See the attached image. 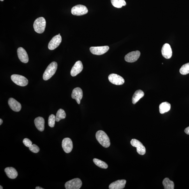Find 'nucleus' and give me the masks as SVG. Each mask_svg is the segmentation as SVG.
Masks as SVG:
<instances>
[{
  "instance_id": "nucleus-8",
  "label": "nucleus",
  "mask_w": 189,
  "mask_h": 189,
  "mask_svg": "<svg viewBox=\"0 0 189 189\" xmlns=\"http://www.w3.org/2000/svg\"><path fill=\"white\" fill-rule=\"evenodd\" d=\"M109 49L108 46H103L91 47L90 48V50L92 54L98 55H103L107 52Z\"/></svg>"
},
{
  "instance_id": "nucleus-31",
  "label": "nucleus",
  "mask_w": 189,
  "mask_h": 189,
  "mask_svg": "<svg viewBox=\"0 0 189 189\" xmlns=\"http://www.w3.org/2000/svg\"><path fill=\"white\" fill-rule=\"evenodd\" d=\"M185 132L186 134L189 135V126L185 129Z\"/></svg>"
},
{
  "instance_id": "nucleus-35",
  "label": "nucleus",
  "mask_w": 189,
  "mask_h": 189,
  "mask_svg": "<svg viewBox=\"0 0 189 189\" xmlns=\"http://www.w3.org/2000/svg\"><path fill=\"white\" fill-rule=\"evenodd\" d=\"M4 0H1V1H3Z\"/></svg>"
},
{
  "instance_id": "nucleus-18",
  "label": "nucleus",
  "mask_w": 189,
  "mask_h": 189,
  "mask_svg": "<svg viewBox=\"0 0 189 189\" xmlns=\"http://www.w3.org/2000/svg\"><path fill=\"white\" fill-rule=\"evenodd\" d=\"M125 180H119L113 182L109 186L110 189H123L125 187L126 183Z\"/></svg>"
},
{
  "instance_id": "nucleus-14",
  "label": "nucleus",
  "mask_w": 189,
  "mask_h": 189,
  "mask_svg": "<svg viewBox=\"0 0 189 189\" xmlns=\"http://www.w3.org/2000/svg\"><path fill=\"white\" fill-rule=\"evenodd\" d=\"M83 69V66L81 61H77L71 69L70 72L71 76L73 77H75L81 72Z\"/></svg>"
},
{
  "instance_id": "nucleus-6",
  "label": "nucleus",
  "mask_w": 189,
  "mask_h": 189,
  "mask_svg": "<svg viewBox=\"0 0 189 189\" xmlns=\"http://www.w3.org/2000/svg\"><path fill=\"white\" fill-rule=\"evenodd\" d=\"M82 182L79 178H75L67 182L65 184L66 189H79L82 186Z\"/></svg>"
},
{
  "instance_id": "nucleus-1",
  "label": "nucleus",
  "mask_w": 189,
  "mask_h": 189,
  "mask_svg": "<svg viewBox=\"0 0 189 189\" xmlns=\"http://www.w3.org/2000/svg\"><path fill=\"white\" fill-rule=\"evenodd\" d=\"M96 137L99 143L105 148H108L110 145V139L104 131L99 130L96 134Z\"/></svg>"
},
{
  "instance_id": "nucleus-4",
  "label": "nucleus",
  "mask_w": 189,
  "mask_h": 189,
  "mask_svg": "<svg viewBox=\"0 0 189 189\" xmlns=\"http://www.w3.org/2000/svg\"><path fill=\"white\" fill-rule=\"evenodd\" d=\"M11 79L14 83L18 86L24 87L28 84V80L24 76L13 74L11 76Z\"/></svg>"
},
{
  "instance_id": "nucleus-26",
  "label": "nucleus",
  "mask_w": 189,
  "mask_h": 189,
  "mask_svg": "<svg viewBox=\"0 0 189 189\" xmlns=\"http://www.w3.org/2000/svg\"><path fill=\"white\" fill-rule=\"evenodd\" d=\"M93 162L95 164L99 167L104 169H107L108 167V165L106 163L98 159L94 158L93 159Z\"/></svg>"
},
{
  "instance_id": "nucleus-5",
  "label": "nucleus",
  "mask_w": 189,
  "mask_h": 189,
  "mask_svg": "<svg viewBox=\"0 0 189 189\" xmlns=\"http://www.w3.org/2000/svg\"><path fill=\"white\" fill-rule=\"evenodd\" d=\"M88 10L86 7L82 5H77L74 6L71 10L72 14L77 16H81L86 14Z\"/></svg>"
},
{
  "instance_id": "nucleus-2",
  "label": "nucleus",
  "mask_w": 189,
  "mask_h": 189,
  "mask_svg": "<svg viewBox=\"0 0 189 189\" xmlns=\"http://www.w3.org/2000/svg\"><path fill=\"white\" fill-rule=\"evenodd\" d=\"M57 67V64L56 62H53L50 63L43 73V79L45 81L50 79L56 72Z\"/></svg>"
},
{
  "instance_id": "nucleus-29",
  "label": "nucleus",
  "mask_w": 189,
  "mask_h": 189,
  "mask_svg": "<svg viewBox=\"0 0 189 189\" xmlns=\"http://www.w3.org/2000/svg\"><path fill=\"white\" fill-rule=\"evenodd\" d=\"M29 150L34 153H37L40 151V149L38 146L35 144H32L29 147Z\"/></svg>"
},
{
  "instance_id": "nucleus-12",
  "label": "nucleus",
  "mask_w": 189,
  "mask_h": 189,
  "mask_svg": "<svg viewBox=\"0 0 189 189\" xmlns=\"http://www.w3.org/2000/svg\"><path fill=\"white\" fill-rule=\"evenodd\" d=\"M140 55V53L138 50L131 52L125 55V60L128 63H134L139 59Z\"/></svg>"
},
{
  "instance_id": "nucleus-21",
  "label": "nucleus",
  "mask_w": 189,
  "mask_h": 189,
  "mask_svg": "<svg viewBox=\"0 0 189 189\" xmlns=\"http://www.w3.org/2000/svg\"><path fill=\"white\" fill-rule=\"evenodd\" d=\"M144 95V92L141 90H138L133 94L132 98V102L133 104H135Z\"/></svg>"
},
{
  "instance_id": "nucleus-7",
  "label": "nucleus",
  "mask_w": 189,
  "mask_h": 189,
  "mask_svg": "<svg viewBox=\"0 0 189 189\" xmlns=\"http://www.w3.org/2000/svg\"><path fill=\"white\" fill-rule=\"evenodd\" d=\"M130 143L133 146L136 148L138 154L141 155H143L146 154V147L141 142L137 139H133L131 140Z\"/></svg>"
},
{
  "instance_id": "nucleus-20",
  "label": "nucleus",
  "mask_w": 189,
  "mask_h": 189,
  "mask_svg": "<svg viewBox=\"0 0 189 189\" xmlns=\"http://www.w3.org/2000/svg\"><path fill=\"white\" fill-rule=\"evenodd\" d=\"M5 172L6 173L7 176L10 179H15L18 176V172L13 167H6L5 169Z\"/></svg>"
},
{
  "instance_id": "nucleus-28",
  "label": "nucleus",
  "mask_w": 189,
  "mask_h": 189,
  "mask_svg": "<svg viewBox=\"0 0 189 189\" xmlns=\"http://www.w3.org/2000/svg\"><path fill=\"white\" fill-rule=\"evenodd\" d=\"M56 121V116L53 114L50 115L48 118V125L51 128L54 127L55 126V122Z\"/></svg>"
},
{
  "instance_id": "nucleus-9",
  "label": "nucleus",
  "mask_w": 189,
  "mask_h": 189,
  "mask_svg": "<svg viewBox=\"0 0 189 189\" xmlns=\"http://www.w3.org/2000/svg\"><path fill=\"white\" fill-rule=\"evenodd\" d=\"M108 79L112 84L116 85L123 84L125 82V80L123 77L115 74H110L108 77Z\"/></svg>"
},
{
  "instance_id": "nucleus-32",
  "label": "nucleus",
  "mask_w": 189,
  "mask_h": 189,
  "mask_svg": "<svg viewBox=\"0 0 189 189\" xmlns=\"http://www.w3.org/2000/svg\"><path fill=\"white\" fill-rule=\"evenodd\" d=\"M36 189H43L44 188L42 187H40L38 186V187H36Z\"/></svg>"
},
{
  "instance_id": "nucleus-10",
  "label": "nucleus",
  "mask_w": 189,
  "mask_h": 189,
  "mask_svg": "<svg viewBox=\"0 0 189 189\" xmlns=\"http://www.w3.org/2000/svg\"><path fill=\"white\" fill-rule=\"evenodd\" d=\"M62 38L60 35H57L54 36L48 44V48L50 50H55L60 44Z\"/></svg>"
},
{
  "instance_id": "nucleus-34",
  "label": "nucleus",
  "mask_w": 189,
  "mask_h": 189,
  "mask_svg": "<svg viewBox=\"0 0 189 189\" xmlns=\"http://www.w3.org/2000/svg\"><path fill=\"white\" fill-rule=\"evenodd\" d=\"M0 187H1V188H0V189H3V187H2V186L1 185L0 186Z\"/></svg>"
},
{
  "instance_id": "nucleus-25",
  "label": "nucleus",
  "mask_w": 189,
  "mask_h": 189,
  "mask_svg": "<svg viewBox=\"0 0 189 189\" xmlns=\"http://www.w3.org/2000/svg\"><path fill=\"white\" fill-rule=\"evenodd\" d=\"M66 115L65 111L62 109H59L57 112L56 116V121L58 122L62 119L66 118Z\"/></svg>"
},
{
  "instance_id": "nucleus-3",
  "label": "nucleus",
  "mask_w": 189,
  "mask_h": 189,
  "mask_svg": "<svg viewBox=\"0 0 189 189\" xmlns=\"http://www.w3.org/2000/svg\"><path fill=\"white\" fill-rule=\"evenodd\" d=\"M46 26V20L45 18L43 17L37 18L33 24L34 31L38 33H43L45 31Z\"/></svg>"
},
{
  "instance_id": "nucleus-11",
  "label": "nucleus",
  "mask_w": 189,
  "mask_h": 189,
  "mask_svg": "<svg viewBox=\"0 0 189 189\" xmlns=\"http://www.w3.org/2000/svg\"><path fill=\"white\" fill-rule=\"evenodd\" d=\"M62 146L66 153H70L73 148L72 140L70 138H64L62 141Z\"/></svg>"
},
{
  "instance_id": "nucleus-27",
  "label": "nucleus",
  "mask_w": 189,
  "mask_h": 189,
  "mask_svg": "<svg viewBox=\"0 0 189 189\" xmlns=\"http://www.w3.org/2000/svg\"><path fill=\"white\" fill-rule=\"evenodd\" d=\"M181 74L186 75L189 73V63L184 64L180 70Z\"/></svg>"
},
{
  "instance_id": "nucleus-16",
  "label": "nucleus",
  "mask_w": 189,
  "mask_h": 189,
  "mask_svg": "<svg viewBox=\"0 0 189 189\" xmlns=\"http://www.w3.org/2000/svg\"><path fill=\"white\" fill-rule=\"evenodd\" d=\"M71 97L77 101L78 104H80L81 100L83 97V91L79 87L73 89Z\"/></svg>"
},
{
  "instance_id": "nucleus-23",
  "label": "nucleus",
  "mask_w": 189,
  "mask_h": 189,
  "mask_svg": "<svg viewBox=\"0 0 189 189\" xmlns=\"http://www.w3.org/2000/svg\"><path fill=\"white\" fill-rule=\"evenodd\" d=\"M163 184L165 189H174V182L170 180L167 177L163 179Z\"/></svg>"
},
{
  "instance_id": "nucleus-19",
  "label": "nucleus",
  "mask_w": 189,
  "mask_h": 189,
  "mask_svg": "<svg viewBox=\"0 0 189 189\" xmlns=\"http://www.w3.org/2000/svg\"><path fill=\"white\" fill-rule=\"evenodd\" d=\"M36 127L41 132L43 131L45 129V120L42 117H37L34 121Z\"/></svg>"
},
{
  "instance_id": "nucleus-36",
  "label": "nucleus",
  "mask_w": 189,
  "mask_h": 189,
  "mask_svg": "<svg viewBox=\"0 0 189 189\" xmlns=\"http://www.w3.org/2000/svg\"><path fill=\"white\" fill-rule=\"evenodd\" d=\"M58 35H60V34H58Z\"/></svg>"
},
{
  "instance_id": "nucleus-17",
  "label": "nucleus",
  "mask_w": 189,
  "mask_h": 189,
  "mask_svg": "<svg viewBox=\"0 0 189 189\" xmlns=\"http://www.w3.org/2000/svg\"><path fill=\"white\" fill-rule=\"evenodd\" d=\"M8 104L11 109L14 112H19L21 109V105L15 99L12 98H9Z\"/></svg>"
},
{
  "instance_id": "nucleus-22",
  "label": "nucleus",
  "mask_w": 189,
  "mask_h": 189,
  "mask_svg": "<svg viewBox=\"0 0 189 189\" xmlns=\"http://www.w3.org/2000/svg\"><path fill=\"white\" fill-rule=\"evenodd\" d=\"M171 105L168 102H163L160 104L159 106V110L161 114H163L170 110Z\"/></svg>"
},
{
  "instance_id": "nucleus-30",
  "label": "nucleus",
  "mask_w": 189,
  "mask_h": 189,
  "mask_svg": "<svg viewBox=\"0 0 189 189\" xmlns=\"http://www.w3.org/2000/svg\"><path fill=\"white\" fill-rule=\"evenodd\" d=\"M23 143L25 146L27 147H29L32 144V143L29 139L28 138H25L23 140Z\"/></svg>"
},
{
  "instance_id": "nucleus-13",
  "label": "nucleus",
  "mask_w": 189,
  "mask_h": 189,
  "mask_svg": "<svg viewBox=\"0 0 189 189\" xmlns=\"http://www.w3.org/2000/svg\"><path fill=\"white\" fill-rule=\"evenodd\" d=\"M17 54L18 58L23 63H27L29 60L28 55L27 52L23 48L20 47L17 50Z\"/></svg>"
},
{
  "instance_id": "nucleus-33",
  "label": "nucleus",
  "mask_w": 189,
  "mask_h": 189,
  "mask_svg": "<svg viewBox=\"0 0 189 189\" xmlns=\"http://www.w3.org/2000/svg\"><path fill=\"white\" fill-rule=\"evenodd\" d=\"M3 121L2 120V119H0V125H1L3 123Z\"/></svg>"
},
{
  "instance_id": "nucleus-24",
  "label": "nucleus",
  "mask_w": 189,
  "mask_h": 189,
  "mask_svg": "<svg viewBox=\"0 0 189 189\" xmlns=\"http://www.w3.org/2000/svg\"><path fill=\"white\" fill-rule=\"evenodd\" d=\"M111 1L112 5L117 8H122V6L126 5L125 0H111Z\"/></svg>"
},
{
  "instance_id": "nucleus-15",
  "label": "nucleus",
  "mask_w": 189,
  "mask_h": 189,
  "mask_svg": "<svg viewBox=\"0 0 189 189\" xmlns=\"http://www.w3.org/2000/svg\"><path fill=\"white\" fill-rule=\"evenodd\" d=\"M162 53L163 57L167 59L171 58L172 55V51L171 47L168 43L163 45L162 49Z\"/></svg>"
}]
</instances>
